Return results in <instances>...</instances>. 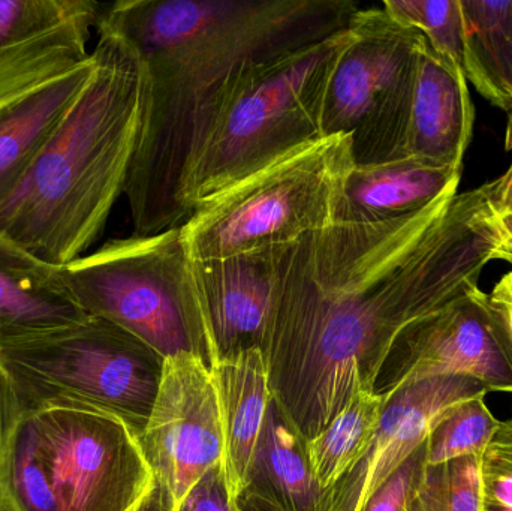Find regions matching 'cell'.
Segmentation results:
<instances>
[{
  "mask_svg": "<svg viewBox=\"0 0 512 511\" xmlns=\"http://www.w3.org/2000/svg\"><path fill=\"white\" fill-rule=\"evenodd\" d=\"M5 395H6V375L0 366V434H2L3 417H5Z\"/></svg>",
  "mask_w": 512,
  "mask_h": 511,
  "instance_id": "35",
  "label": "cell"
},
{
  "mask_svg": "<svg viewBox=\"0 0 512 511\" xmlns=\"http://www.w3.org/2000/svg\"><path fill=\"white\" fill-rule=\"evenodd\" d=\"M83 92L0 209V237L48 266L83 257L125 194L146 105L137 50L98 27Z\"/></svg>",
  "mask_w": 512,
  "mask_h": 511,
  "instance_id": "3",
  "label": "cell"
},
{
  "mask_svg": "<svg viewBox=\"0 0 512 511\" xmlns=\"http://www.w3.org/2000/svg\"><path fill=\"white\" fill-rule=\"evenodd\" d=\"M501 426L486 396L454 405L436 423L426 441V465H442L468 456H483Z\"/></svg>",
  "mask_w": 512,
  "mask_h": 511,
  "instance_id": "24",
  "label": "cell"
},
{
  "mask_svg": "<svg viewBox=\"0 0 512 511\" xmlns=\"http://www.w3.org/2000/svg\"><path fill=\"white\" fill-rule=\"evenodd\" d=\"M0 511H60L32 408L6 378L0 434Z\"/></svg>",
  "mask_w": 512,
  "mask_h": 511,
  "instance_id": "21",
  "label": "cell"
},
{
  "mask_svg": "<svg viewBox=\"0 0 512 511\" xmlns=\"http://www.w3.org/2000/svg\"><path fill=\"white\" fill-rule=\"evenodd\" d=\"M86 317L63 282L60 269L0 237V345Z\"/></svg>",
  "mask_w": 512,
  "mask_h": 511,
  "instance_id": "18",
  "label": "cell"
},
{
  "mask_svg": "<svg viewBox=\"0 0 512 511\" xmlns=\"http://www.w3.org/2000/svg\"><path fill=\"white\" fill-rule=\"evenodd\" d=\"M245 491L280 511H319L322 489L316 482L307 441L271 399L256 444Z\"/></svg>",
  "mask_w": 512,
  "mask_h": 511,
  "instance_id": "20",
  "label": "cell"
},
{
  "mask_svg": "<svg viewBox=\"0 0 512 511\" xmlns=\"http://www.w3.org/2000/svg\"><path fill=\"white\" fill-rule=\"evenodd\" d=\"M358 9L354 0H122L102 9L96 27L137 50L146 78L125 191L134 234L188 221L186 171L231 78L345 29Z\"/></svg>",
  "mask_w": 512,
  "mask_h": 511,
  "instance_id": "2",
  "label": "cell"
},
{
  "mask_svg": "<svg viewBox=\"0 0 512 511\" xmlns=\"http://www.w3.org/2000/svg\"><path fill=\"white\" fill-rule=\"evenodd\" d=\"M484 511H498V510L484 509Z\"/></svg>",
  "mask_w": 512,
  "mask_h": 511,
  "instance_id": "37",
  "label": "cell"
},
{
  "mask_svg": "<svg viewBox=\"0 0 512 511\" xmlns=\"http://www.w3.org/2000/svg\"><path fill=\"white\" fill-rule=\"evenodd\" d=\"M489 390L465 377L400 387L387 399L378 431L354 467L322 494L319 511H363L370 498L427 441L436 423L466 399Z\"/></svg>",
  "mask_w": 512,
  "mask_h": 511,
  "instance_id": "12",
  "label": "cell"
},
{
  "mask_svg": "<svg viewBox=\"0 0 512 511\" xmlns=\"http://www.w3.org/2000/svg\"><path fill=\"white\" fill-rule=\"evenodd\" d=\"M475 108L465 72L424 39L418 62L406 156L448 171H463L474 135Z\"/></svg>",
  "mask_w": 512,
  "mask_h": 511,
  "instance_id": "15",
  "label": "cell"
},
{
  "mask_svg": "<svg viewBox=\"0 0 512 511\" xmlns=\"http://www.w3.org/2000/svg\"><path fill=\"white\" fill-rule=\"evenodd\" d=\"M351 27L243 66L225 89L183 183L186 218L237 183L324 138L328 81Z\"/></svg>",
  "mask_w": 512,
  "mask_h": 511,
  "instance_id": "4",
  "label": "cell"
},
{
  "mask_svg": "<svg viewBox=\"0 0 512 511\" xmlns=\"http://www.w3.org/2000/svg\"><path fill=\"white\" fill-rule=\"evenodd\" d=\"M486 509L512 511V419L501 422L483 455Z\"/></svg>",
  "mask_w": 512,
  "mask_h": 511,
  "instance_id": "27",
  "label": "cell"
},
{
  "mask_svg": "<svg viewBox=\"0 0 512 511\" xmlns=\"http://www.w3.org/2000/svg\"><path fill=\"white\" fill-rule=\"evenodd\" d=\"M493 218H495L496 227H498L499 236H501L504 261L512 264V215L498 213L493 210Z\"/></svg>",
  "mask_w": 512,
  "mask_h": 511,
  "instance_id": "33",
  "label": "cell"
},
{
  "mask_svg": "<svg viewBox=\"0 0 512 511\" xmlns=\"http://www.w3.org/2000/svg\"><path fill=\"white\" fill-rule=\"evenodd\" d=\"M138 440L153 476L170 489L177 506L224 461L218 390L212 369L200 357L180 353L165 359L158 396Z\"/></svg>",
  "mask_w": 512,
  "mask_h": 511,
  "instance_id": "11",
  "label": "cell"
},
{
  "mask_svg": "<svg viewBox=\"0 0 512 511\" xmlns=\"http://www.w3.org/2000/svg\"><path fill=\"white\" fill-rule=\"evenodd\" d=\"M483 456L426 465L408 511H484Z\"/></svg>",
  "mask_w": 512,
  "mask_h": 511,
  "instance_id": "25",
  "label": "cell"
},
{
  "mask_svg": "<svg viewBox=\"0 0 512 511\" xmlns=\"http://www.w3.org/2000/svg\"><path fill=\"white\" fill-rule=\"evenodd\" d=\"M177 511H239L224 461L210 468L183 497Z\"/></svg>",
  "mask_w": 512,
  "mask_h": 511,
  "instance_id": "29",
  "label": "cell"
},
{
  "mask_svg": "<svg viewBox=\"0 0 512 511\" xmlns=\"http://www.w3.org/2000/svg\"><path fill=\"white\" fill-rule=\"evenodd\" d=\"M496 179L375 224L328 225L286 249L262 342L271 395L304 440L375 392L400 333L478 290L504 261Z\"/></svg>",
  "mask_w": 512,
  "mask_h": 511,
  "instance_id": "1",
  "label": "cell"
},
{
  "mask_svg": "<svg viewBox=\"0 0 512 511\" xmlns=\"http://www.w3.org/2000/svg\"><path fill=\"white\" fill-rule=\"evenodd\" d=\"M237 510L239 511H280L268 503V501L262 500V498L256 497L251 492L243 491L240 497L237 498Z\"/></svg>",
  "mask_w": 512,
  "mask_h": 511,
  "instance_id": "34",
  "label": "cell"
},
{
  "mask_svg": "<svg viewBox=\"0 0 512 511\" xmlns=\"http://www.w3.org/2000/svg\"><path fill=\"white\" fill-rule=\"evenodd\" d=\"M442 377L471 378L489 392L512 393V353L480 288L406 327L382 365L375 393L387 401L400 387Z\"/></svg>",
  "mask_w": 512,
  "mask_h": 511,
  "instance_id": "10",
  "label": "cell"
},
{
  "mask_svg": "<svg viewBox=\"0 0 512 511\" xmlns=\"http://www.w3.org/2000/svg\"><path fill=\"white\" fill-rule=\"evenodd\" d=\"M382 8L397 23L420 32L435 53L463 71L462 0H385Z\"/></svg>",
  "mask_w": 512,
  "mask_h": 511,
  "instance_id": "26",
  "label": "cell"
},
{
  "mask_svg": "<svg viewBox=\"0 0 512 511\" xmlns=\"http://www.w3.org/2000/svg\"><path fill=\"white\" fill-rule=\"evenodd\" d=\"M385 404L375 392H358L324 431L307 441L310 465L322 492L336 485L364 455L378 431Z\"/></svg>",
  "mask_w": 512,
  "mask_h": 511,
  "instance_id": "23",
  "label": "cell"
},
{
  "mask_svg": "<svg viewBox=\"0 0 512 511\" xmlns=\"http://www.w3.org/2000/svg\"><path fill=\"white\" fill-rule=\"evenodd\" d=\"M463 72L468 83L512 120V0H462Z\"/></svg>",
  "mask_w": 512,
  "mask_h": 511,
  "instance_id": "22",
  "label": "cell"
},
{
  "mask_svg": "<svg viewBox=\"0 0 512 511\" xmlns=\"http://www.w3.org/2000/svg\"><path fill=\"white\" fill-rule=\"evenodd\" d=\"M486 305L512 353V270L486 293Z\"/></svg>",
  "mask_w": 512,
  "mask_h": 511,
  "instance_id": "30",
  "label": "cell"
},
{
  "mask_svg": "<svg viewBox=\"0 0 512 511\" xmlns=\"http://www.w3.org/2000/svg\"><path fill=\"white\" fill-rule=\"evenodd\" d=\"M128 511H177V503L170 489L155 477L146 494Z\"/></svg>",
  "mask_w": 512,
  "mask_h": 511,
  "instance_id": "31",
  "label": "cell"
},
{
  "mask_svg": "<svg viewBox=\"0 0 512 511\" xmlns=\"http://www.w3.org/2000/svg\"><path fill=\"white\" fill-rule=\"evenodd\" d=\"M351 137L330 135L259 171L198 207L182 225L195 261L297 243L336 222L354 167Z\"/></svg>",
  "mask_w": 512,
  "mask_h": 511,
  "instance_id": "7",
  "label": "cell"
},
{
  "mask_svg": "<svg viewBox=\"0 0 512 511\" xmlns=\"http://www.w3.org/2000/svg\"><path fill=\"white\" fill-rule=\"evenodd\" d=\"M510 152H512V147ZM493 210L512 215V161L508 170L496 179V191L492 200Z\"/></svg>",
  "mask_w": 512,
  "mask_h": 511,
  "instance_id": "32",
  "label": "cell"
},
{
  "mask_svg": "<svg viewBox=\"0 0 512 511\" xmlns=\"http://www.w3.org/2000/svg\"><path fill=\"white\" fill-rule=\"evenodd\" d=\"M462 173L429 167L411 158L354 165L340 192L336 222L375 224L417 212L460 186Z\"/></svg>",
  "mask_w": 512,
  "mask_h": 511,
  "instance_id": "17",
  "label": "cell"
},
{
  "mask_svg": "<svg viewBox=\"0 0 512 511\" xmlns=\"http://www.w3.org/2000/svg\"><path fill=\"white\" fill-rule=\"evenodd\" d=\"M512 147V122L508 123L507 126V150Z\"/></svg>",
  "mask_w": 512,
  "mask_h": 511,
  "instance_id": "36",
  "label": "cell"
},
{
  "mask_svg": "<svg viewBox=\"0 0 512 511\" xmlns=\"http://www.w3.org/2000/svg\"><path fill=\"white\" fill-rule=\"evenodd\" d=\"M426 467V443L370 498L363 511H408Z\"/></svg>",
  "mask_w": 512,
  "mask_h": 511,
  "instance_id": "28",
  "label": "cell"
},
{
  "mask_svg": "<svg viewBox=\"0 0 512 511\" xmlns=\"http://www.w3.org/2000/svg\"><path fill=\"white\" fill-rule=\"evenodd\" d=\"M92 71L90 53L81 65L0 101V209L20 188Z\"/></svg>",
  "mask_w": 512,
  "mask_h": 511,
  "instance_id": "16",
  "label": "cell"
},
{
  "mask_svg": "<svg viewBox=\"0 0 512 511\" xmlns=\"http://www.w3.org/2000/svg\"><path fill=\"white\" fill-rule=\"evenodd\" d=\"M102 9L93 0H0V101L86 62Z\"/></svg>",
  "mask_w": 512,
  "mask_h": 511,
  "instance_id": "13",
  "label": "cell"
},
{
  "mask_svg": "<svg viewBox=\"0 0 512 511\" xmlns=\"http://www.w3.org/2000/svg\"><path fill=\"white\" fill-rule=\"evenodd\" d=\"M33 413L60 511H128L152 485L138 435L122 420L74 404Z\"/></svg>",
  "mask_w": 512,
  "mask_h": 511,
  "instance_id": "9",
  "label": "cell"
},
{
  "mask_svg": "<svg viewBox=\"0 0 512 511\" xmlns=\"http://www.w3.org/2000/svg\"><path fill=\"white\" fill-rule=\"evenodd\" d=\"M288 246L194 260L212 366L243 351L261 350Z\"/></svg>",
  "mask_w": 512,
  "mask_h": 511,
  "instance_id": "14",
  "label": "cell"
},
{
  "mask_svg": "<svg viewBox=\"0 0 512 511\" xmlns=\"http://www.w3.org/2000/svg\"><path fill=\"white\" fill-rule=\"evenodd\" d=\"M352 39L337 59L325 95L322 132L349 135L355 165L406 156L409 117L424 36L381 6L358 9Z\"/></svg>",
  "mask_w": 512,
  "mask_h": 511,
  "instance_id": "8",
  "label": "cell"
},
{
  "mask_svg": "<svg viewBox=\"0 0 512 511\" xmlns=\"http://www.w3.org/2000/svg\"><path fill=\"white\" fill-rule=\"evenodd\" d=\"M84 314L104 318L162 357L192 353L212 366L209 332L182 227L105 243L60 269Z\"/></svg>",
  "mask_w": 512,
  "mask_h": 511,
  "instance_id": "5",
  "label": "cell"
},
{
  "mask_svg": "<svg viewBox=\"0 0 512 511\" xmlns=\"http://www.w3.org/2000/svg\"><path fill=\"white\" fill-rule=\"evenodd\" d=\"M0 366L24 407L74 404L143 434L165 357L122 327L87 315L77 323L0 345Z\"/></svg>",
  "mask_w": 512,
  "mask_h": 511,
  "instance_id": "6",
  "label": "cell"
},
{
  "mask_svg": "<svg viewBox=\"0 0 512 511\" xmlns=\"http://www.w3.org/2000/svg\"><path fill=\"white\" fill-rule=\"evenodd\" d=\"M210 369L221 407L225 470L237 500L248 485L256 444L273 395L259 348L219 360Z\"/></svg>",
  "mask_w": 512,
  "mask_h": 511,
  "instance_id": "19",
  "label": "cell"
}]
</instances>
